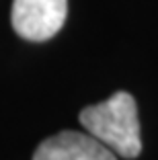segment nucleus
<instances>
[{
	"label": "nucleus",
	"mask_w": 158,
	"mask_h": 160,
	"mask_svg": "<svg viewBox=\"0 0 158 160\" xmlns=\"http://www.w3.org/2000/svg\"><path fill=\"white\" fill-rule=\"evenodd\" d=\"M82 127L123 158H138L142 152L140 119L135 99L125 90L113 92L107 101L84 107L78 113Z\"/></svg>",
	"instance_id": "f257e3e1"
},
{
	"label": "nucleus",
	"mask_w": 158,
	"mask_h": 160,
	"mask_svg": "<svg viewBox=\"0 0 158 160\" xmlns=\"http://www.w3.org/2000/svg\"><path fill=\"white\" fill-rule=\"evenodd\" d=\"M68 0H13L10 23L27 41L41 43L64 27Z\"/></svg>",
	"instance_id": "f03ea898"
},
{
	"label": "nucleus",
	"mask_w": 158,
	"mask_h": 160,
	"mask_svg": "<svg viewBox=\"0 0 158 160\" xmlns=\"http://www.w3.org/2000/svg\"><path fill=\"white\" fill-rule=\"evenodd\" d=\"M33 160H117L103 142L89 132H64L47 138L39 144Z\"/></svg>",
	"instance_id": "7ed1b4c3"
}]
</instances>
